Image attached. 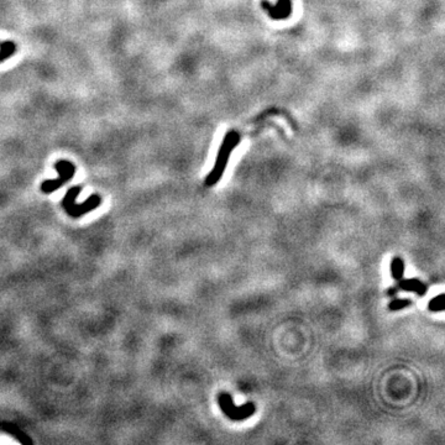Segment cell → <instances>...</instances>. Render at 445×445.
<instances>
[{"instance_id":"277c9868","label":"cell","mask_w":445,"mask_h":445,"mask_svg":"<svg viewBox=\"0 0 445 445\" xmlns=\"http://www.w3.org/2000/svg\"><path fill=\"white\" fill-rule=\"evenodd\" d=\"M397 288L399 291H406V292H413L417 293V296L423 297L426 296L428 292V287L427 285H424L422 281L417 280V278H402V280L397 281Z\"/></svg>"},{"instance_id":"5b68a950","label":"cell","mask_w":445,"mask_h":445,"mask_svg":"<svg viewBox=\"0 0 445 445\" xmlns=\"http://www.w3.org/2000/svg\"><path fill=\"white\" fill-rule=\"evenodd\" d=\"M391 274H392V278H394L396 282L397 281L402 280L403 276H405V262H403V260H402L401 257H398V256H396V257L392 258Z\"/></svg>"},{"instance_id":"ba28073f","label":"cell","mask_w":445,"mask_h":445,"mask_svg":"<svg viewBox=\"0 0 445 445\" xmlns=\"http://www.w3.org/2000/svg\"><path fill=\"white\" fill-rule=\"evenodd\" d=\"M411 304H412V301L411 299H396L394 298V301L390 302L388 304V309L391 310V312H397V310L405 309V308L410 307Z\"/></svg>"},{"instance_id":"52a82bcc","label":"cell","mask_w":445,"mask_h":445,"mask_svg":"<svg viewBox=\"0 0 445 445\" xmlns=\"http://www.w3.org/2000/svg\"><path fill=\"white\" fill-rule=\"evenodd\" d=\"M428 308L430 312H443L445 308V296L444 293H440L439 296L434 297L430 299L428 304Z\"/></svg>"},{"instance_id":"8992f818","label":"cell","mask_w":445,"mask_h":445,"mask_svg":"<svg viewBox=\"0 0 445 445\" xmlns=\"http://www.w3.org/2000/svg\"><path fill=\"white\" fill-rule=\"evenodd\" d=\"M17 52V45L13 41H4L0 44V63L4 62L6 58L11 57Z\"/></svg>"},{"instance_id":"7a4b0ae2","label":"cell","mask_w":445,"mask_h":445,"mask_svg":"<svg viewBox=\"0 0 445 445\" xmlns=\"http://www.w3.org/2000/svg\"><path fill=\"white\" fill-rule=\"evenodd\" d=\"M218 403H219V407L222 411V413L231 421H244V419L253 417L254 413L256 412L255 403L247 402L245 405L238 407L234 403L231 394H226V392H220L218 394Z\"/></svg>"},{"instance_id":"6da1fadb","label":"cell","mask_w":445,"mask_h":445,"mask_svg":"<svg viewBox=\"0 0 445 445\" xmlns=\"http://www.w3.org/2000/svg\"><path fill=\"white\" fill-rule=\"evenodd\" d=\"M81 192L82 186H74V187L67 190L66 196L62 199V206L65 208L66 213L72 218H79L82 215L87 214V213L94 210L102 203V197L98 194H93L85 203L77 204L76 198Z\"/></svg>"},{"instance_id":"3957f363","label":"cell","mask_w":445,"mask_h":445,"mask_svg":"<svg viewBox=\"0 0 445 445\" xmlns=\"http://www.w3.org/2000/svg\"><path fill=\"white\" fill-rule=\"evenodd\" d=\"M54 170L57 172V178L47 179L41 183V190L46 194L57 190L62 187L65 183L69 182L76 173V166L67 160H60L54 163Z\"/></svg>"},{"instance_id":"9c48e42d","label":"cell","mask_w":445,"mask_h":445,"mask_svg":"<svg viewBox=\"0 0 445 445\" xmlns=\"http://www.w3.org/2000/svg\"><path fill=\"white\" fill-rule=\"evenodd\" d=\"M398 288H397V286H394V287H391L390 288V290L387 291V292H386V293H387V296H390V297H394L396 296V293L397 292H398Z\"/></svg>"}]
</instances>
